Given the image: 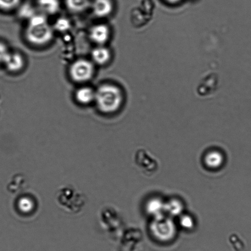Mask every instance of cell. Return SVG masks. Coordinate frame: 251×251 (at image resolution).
<instances>
[{
	"label": "cell",
	"mask_w": 251,
	"mask_h": 251,
	"mask_svg": "<svg viewBox=\"0 0 251 251\" xmlns=\"http://www.w3.org/2000/svg\"><path fill=\"white\" fill-rule=\"evenodd\" d=\"M54 30L48 23L47 16L36 13L29 19L25 31L26 40L35 46H44L52 41Z\"/></svg>",
	"instance_id": "obj_1"
},
{
	"label": "cell",
	"mask_w": 251,
	"mask_h": 251,
	"mask_svg": "<svg viewBox=\"0 0 251 251\" xmlns=\"http://www.w3.org/2000/svg\"><path fill=\"white\" fill-rule=\"evenodd\" d=\"M123 101L121 90L115 85L103 84L96 91L94 102L97 108L103 114L115 113Z\"/></svg>",
	"instance_id": "obj_2"
},
{
	"label": "cell",
	"mask_w": 251,
	"mask_h": 251,
	"mask_svg": "<svg viewBox=\"0 0 251 251\" xmlns=\"http://www.w3.org/2000/svg\"><path fill=\"white\" fill-rule=\"evenodd\" d=\"M150 230L156 240L161 242H169L176 236L177 227L171 217L164 214L153 218L150 224Z\"/></svg>",
	"instance_id": "obj_3"
},
{
	"label": "cell",
	"mask_w": 251,
	"mask_h": 251,
	"mask_svg": "<svg viewBox=\"0 0 251 251\" xmlns=\"http://www.w3.org/2000/svg\"><path fill=\"white\" fill-rule=\"evenodd\" d=\"M94 63L91 61L80 58L75 60L70 65L69 75L71 79L76 83H85L89 81L94 77Z\"/></svg>",
	"instance_id": "obj_4"
},
{
	"label": "cell",
	"mask_w": 251,
	"mask_h": 251,
	"mask_svg": "<svg viewBox=\"0 0 251 251\" xmlns=\"http://www.w3.org/2000/svg\"><path fill=\"white\" fill-rule=\"evenodd\" d=\"M89 35L92 42L97 46H104L110 37V30L106 24H97L91 28Z\"/></svg>",
	"instance_id": "obj_5"
},
{
	"label": "cell",
	"mask_w": 251,
	"mask_h": 251,
	"mask_svg": "<svg viewBox=\"0 0 251 251\" xmlns=\"http://www.w3.org/2000/svg\"><path fill=\"white\" fill-rule=\"evenodd\" d=\"M91 6L95 16L99 18L109 16L113 13L114 9L112 0H94Z\"/></svg>",
	"instance_id": "obj_6"
},
{
	"label": "cell",
	"mask_w": 251,
	"mask_h": 251,
	"mask_svg": "<svg viewBox=\"0 0 251 251\" xmlns=\"http://www.w3.org/2000/svg\"><path fill=\"white\" fill-rule=\"evenodd\" d=\"M6 70L11 73H18L23 69L25 66V60L21 53L13 52L9 53L4 64Z\"/></svg>",
	"instance_id": "obj_7"
},
{
	"label": "cell",
	"mask_w": 251,
	"mask_h": 251,
	"mask_svg": "<svg viewBox=\"0 0 251 251\" xmlns=\"http://www.w3.org/2000/svg\"><path fill=\"white\" fill-rule=\"evenodd\" d=\"M91 57L94 64L100 66L105 65L111 60V51L105 46H97L92 50Z\"/></svg>",
	"instance_id": "obj_8"
},
{
	"label": "cell",
	"mask_w": 251,
	"mask_h": 251,
	"mask_svg": "<svg viewBox=\"0 0 251 251\" xmlns=\"http://www.w3.org/2000/svg\"><path fill=\"white\" fill-rule=\"evenodd\" d=\"M96 96V91L89 86H83L76 90L75 97V101L82 105H88L93 103Z\"/></svg>",
	"instance_id": "obj_9"
},
{
	"label": "cell",
	"mask_w": 251,
	"mask_h": 251,
	"mask_svg": "<svg viewBox=\"0 0 251 251\" xmlns=\"http://www.w3.org/2000/svg\"><path fill=\"white\" fill-rule=\"evenodd\" d=\"M37 8L41 13L46 16H53L60 9L59 0H37Z\"/></svg>",
	"instance_id": "obj_10"
},
{
	"label": "cell",
	"mask_w": 251,
	"mask_h": 251,
	"mask_svg": "<svg viewBox=\"0 0 251 251\" xmlns=\"http://www.w3.org/2000/svg\"><path fill=\"white\" fill-rule=\"evenodd\" d=\"M146 211L152 218L165 214V201L158 197L151 198L146 203Z\"/></svg>",
	"instance_id": "obj_11"
},
{
	"label": "cell",
	"mask_w": 251,
	"mask_h": 251,
	"mask_svg": "<svg viewBox=\"0 0 251 251\" xmlns=\"http://www.w3.org/2000/svg\"><path fill=\"white\" fill-rule=\"evenodd\" d=\"M224 157L220 151L211 150L207 152L204 157V164L209 169H218L223 165Z\"/></svg>",
	"instance_id": "obj_12"
},
{
	"label": "cell",
	"mask_w": 251,
	"mask_h": 251,
	"mask_svg": "<svg viewBox=\"0 0 251 251\" xmlns=\"http://www.w3.org/2000/svg\"><path fill=\"white\" fill-rule=\"evenodd\" d=\"M183 209V203L178 199H172L165 201V214L171 218L181 216Z\"/></svg>",
	"instance_id": "obj_13"
},
{
	"label": "cell",
	"mask_w": 251,
	"mask_h": 251,
	"mask_svg": "<svg viewBox=\"0 0 251 251\" xmlns=\"http://www.w3.org/2000/svg\"><path fill=\"white\" fill-rule=\"evenodd\" d=\"M66 7L71 13H82L91 6L90 0H65Z\"/></svg>",
	"instance_id": "obj_14"
},
{
	"label": "cell",
	"mask_w": 251,
	"mask_h": 251,
	"mask_svg": "<svg viewBox=\"0 0 251 251\" xmlns=\"http://www.w3.org/2000/svg\"><path fill=\"white\" fill-rule=\"evenodd\" d=\"M19 9L18 11V15L21 17V18L25 19H30L31 17L35 15L36 13L35 8L29 3H25L24 4H21L19 6Z\"/></svg>",
	"instance_id": "obj_15"
},
{
	"label": "cell",
	"mask_w": 251,
	"mask_h": 251,
	"mask_svg": "<svg viewBox=\"0 0 251 251\" xmlns=\"http://www.w3.org/2000/svg\"><path fill=\"white\" fill-rule=\"evenodd\" d=\"M70 21L69 19L66 18H60L57 19L53 24V30L59 32H66L70 30L71 28Z\"/></svg>",
	"instance_id": "obj_16"
},
{
	"label": "cell",
	"mask_w": 251,
	"mask_h": 251,
	"mask_svg": "<svg viewBox=\"0 0 251 251\" xmlns=\"http://www.w3.org/2000/svg\"><path fill=\"white\" fill-rule=\"evenodd\" d=\"M22 0H0V10L9 12L21 5Z\"/></svg>",
	"instance_id": "obj_17"
},
{
	"label": "cell",
	"mask_w": 251,
	"mask_h": 251,
	"mask_svg": "<svg viewBox=\"0 0 251 251\" xmlns=\"http://www.w3.org/2000/svg\"><path fill=\"white\" fill-rule=\"evenodd\" d=\"M179 225L186 230H191L194 226V221L192 217L187 214L180 216Z\"/></svg>",
	"instance_id": "obj_18"
},
{
	"label": "cell",
	"mask_w": 251,
	"mask_h": 251,
	"mask_svg": "<svg viewBox=\"0 0 251 251\" xmlns=\"http://www.w3.org/2000/svg\"><path fill=\"white\" fill-rule=\"evenodd\" d=\"M9 53L10 51L8 46L5 43L0 41V65L4 64Z\"/></svg>",
	"instance_id": "obj_19"
},
{
	"label": "cell",
	"mask_w": 251,
	"mask_h": 251,
	"mask_svg": "<svg viewBox=\"0 0 251 251\" xmlns=\"http://www.w3.org/2000/svg\"><path fill=\"white\" fill-rule=\"evenodd\" d=\"M165 1H167L169 3L176 4L179 3L182 0H165Z\"/></svg>",
	"instance_id": "obj_20"
}]
</instances>
